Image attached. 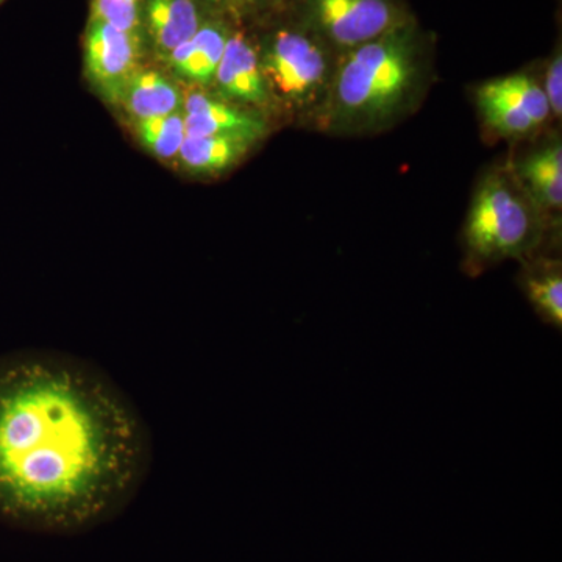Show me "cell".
I'll use <instances>...</instances> for the list:
<instances>
[{"mask_svg": "<svg viewBox=\"0 0 562 562\" xmlns=\"http://www.w3.org/2000/svg\"><path fill=\"white\" fill-rule=\"evenodd\" d=\"M150 465L146 420L99 366L52 350L0 357V522L94 530L132 505Z\"/></svg>", "mask_w": 562, "mask_h": 562, "instance_id": "6da1fadb", "label": "cell"}, {"mask_svg": "<svg viewBox=\"0 0 562 562\" xmlns=\"http://www.w3.org/2000/svg\"><path fill=\"white\" fill-rule=\"evenodd\" d=\"M424 74L419 38L409 24L346 52L325 99V124L339 132L394 124L419 99Z\"/></svg>", "mask_w": 562, "mask_h": 562, "instance_id": "7a4b0ae2", "label": "cell"}, {"mask_svg": "<svg viewBox=\"0 0 562 562\" xmlns=\"http://www.w3.org/2000/svg\"><path fill=\"white\" fill-rule=\"evenodd\" d=\"M535 202L517 181L494 172L480 184L464 225L465 265L480 272L509 258H525L541 241Z\"/></svg>", "mask_w": 562, "mask_h": 562, "instance_id": "3957f363", "label": "cell"}, {"mask_svg": "<svg viewBox=\"0 0 562 562\" xmlns=\"http://www.w3.org/2000/svg\"><path fill=\"white\" fill-rule=\"evenodd\" d=\"M260 58L269 94L292 106L325 101L330 90V65L319 41L297 31L272 36Z\"/></svg>", "mask_w": 562, "mask_h": 562, "instance_id": "277c9868", "label": "cell"}, {"mask_svg": "<svg viewBox=\"0 0 562 562\" xmlns=\"http://www.w3.org/2000/svg\"><path fill=\"white\" fill-rule=\"evenodd\" d=\"M306 10L316 32L344 52L408 24L392 0H308Z\"/></svg>", "mask_w": 562, "mask_h": 562, "instance_id": "5b68a950", "label": "cell"}, {"mask_svg": "<svg viewBox=\"0 0 562 562\" xmlns=\"http://www.w3.org/2000/svg\"><path fill=\"white\" fill-rule=\"evenodd\" d=\"M140 40L90 18L85 35V68L105 101L117 103L128 79L139 69Z\"/></svg>", "mask_w": 562, "mask_h": 562, "instance_id": "8992f818", "label": "cell"}, {"mask_svg": "<svg viewBox=\"0 0 562 562\" xmlns=\"http://www.w3.org/2000/svg\"><path fill=\"white\" fill-rule=\"evenodd\" d=\"M217 91L225 101L260 106L269 101L257 50L243 35H231L217 68Z\"/></svg>", "mask_w": 562, "mask_h": 562, "instance_id": "52a82bcc", "label": "cell"}, {"mask_svg": "<svg viewBox=\"0 0 562 562\" xmlns=\"http://www.w3.org/2000/svg\"><path fill=\"white\" fill-rule=\"evenodd\" d=\"M140 22L155 54L166 63L203 24L195 0H143Z\"/></svg>", "mask_w": 562, "mask_h": 562, "instance_id": "ba28073f", "label": "cell"}, {"mask_svg": "<svg viewBox=\"0 0 562 562\" xmlns=\"http://www.w3.org/2000/svg\"><path fill=\"white\" fill-rule=\"evenodd\" d=\"M187 136H241L257 139L265 133V122L254 114L217 101L205 92H191L183 98Z\"/></svg>", "mask_w": 562, "mask_h": 562, "instance_id": "9c48e42d", "label": "cell"}, {"mask_svg": "<svg viewBox=\"0 0 562 562\" xmlns=\"http://www.w3.org/2000/svg\"><path fill=\"white\" fill-rule=\"evenodd\" d=\"M231 38L220 22H203L190 41L172 52L168 65L180 79L206 87L214 81L217 68Z\"/></svg>", "mask_w": 562, "mask_h": 562, "instance_id": "30bf717a", "label": "cell"}, {"mask_svg": "<svg viewBox=\"0 0 562 562\" xmlns=\"http://www.w3.org/2000/svg\"><path fill=\"white\" fill-rule=\"evenodd\" d=\"M121 105L136 120L169 116L183 109V95L177 85L158 70L138 69L128 79L120 98Z\"/></svg>", "mask_w": 562, "mask_h": 562, "instance_id": "8fae6325", "label": "cell"}, {"mask_svg": "<svg viewBox=\"0 0 562 562\" xmlns=\"http://www.w3.org/2000/svg\"><path fill=\"white\" fill-rule=\"evenodd\" d=\"M519 176L536 206L543 210H561L562 147L560 140L525 158L519 166Z\"/></svg>", "mask_w": 562, "mask_h": 562, "instance_id": "7c38bea8", "label": "cell"}, {"mask_svg": "<svg viewBox=\"0 0 562 562\" xmlns=\"http://www.w3.org/2000/svg\"><path fill=\"white\" fill-rule=\"evenodd\" d=\"M254 143L241 136H187L179 160L191 172L220 173L241 160Z\"/></svg>", "mask_w": 562, "mask_h": 562, "instance_id": "4fadbf2b", "label": "cell"}, {"mask_svg": "<svg viewBox=\"0 0 562 562\" xmlns=\"http://www.w3.org/2000/svg\"><path fill=\"white\" fill-rule=\"evenodd\" d=\"M522 288L535 312L546 324L562 327V272L558 261L539 260L527 266Z\"/></svg>", "mask_w": 562, "mask_h": 562, "instance_id": "5bb4252c", "label": "cell"}, {"mask_svg": "<svg viewBox=\"0 0 562 562\" xmlns=\"http://www.w3.org/2000/svg\"><path fill=\"white\" fill-rule=\"evenodd\" d=\"M484 87L527 113L538 127L552 114L543 88L527 74H514L491 80L484 83Z\"/></svg>", "mask_w": 562, "mask_h": 562, "instance_id": "9a60e30c", "label": "cell"}, {"mask_svg": "<svg viewBox=\"0 0 562 562\" xmlns=\"http://www.w3.org/2000/svg\"><path fill=\"white\" fill-rule=\"evenodd\" d=\"M135 132L144 149L160 160H173L179 157L181 144L187 138L183 111L169 116L136 120Z\"/></svg>", "mask_w": 562, "mask_h": 562, "instance_id": "2e32d148", "label": "cell"}, {"mask_svg": "<svg viewBox=\"0 0 562 562\" xmlns=\"http://www.w3.org/2000/svg\"><path fill=\"white\" fill-rule=\"evenodd\" d=\"M476 99H479L484 122L498 135L522 136L538 127L527 113L513 103L506 102L505 99L498 98L484 85L480 88Z\"/></svg>", "mask_w": 562, "mask_h": 562, "instance_id": "e0dca14e", "label": "cell"}, {"mask_svg": "<svg viewBox=\"0 0 562 562\" xmlns=\"http://www.w3.org/2000/svg\"><path fill=\"white\" fill-rule=\"evenodd\" d=\"M143 0H92L91 18L113 25L117 31L139 35Z\"/></svg>", "mask_w": 562, "mask_h": 562, "instance_id": "ac0fdd59", "label": "cell"}, {"mask_svg": "<svg viewBox=\"0 0 562 562\" xmlns=\"http://www.w3.org/2000/svg\"><path fill=\"white\" fill-rule=\"evenodd\" d=\"M547 101H549L550 111L554 116L560 117L562 113V57L561 52L550 61L547 68L546 83H543Z\"/></svg>", "mask_w": 562, "mask_h": 562, "instance_id": "d6986e66", "label": "cell"}, {"mask_svg": "<svg viewBox=\"0 0 562 562\" xmlns=\"http://www.w3.org/2000/svg\"><path fill=\"white\" fill-rule=\"evenodd\" d=\"M210 2H221V0H210Z\"/></svg>", "mask_w": 562, "mask_h": 562, "instance_id": "ffe728a7", "label": "cell"}, {"mask_svg": "<svg viewBox=\"0 0 562 562\" xmlns=\"http://www.w3.org/2000/svg\"><path fill=\"white\" fill-rule=\"evenodd\" d=\"M2 2H3V0H0V3H2Z\"/></svg>", "mask_w": 562, "mask_h": 562, "instance_id": "44dd1931", "label": "cell"}]
</instances>
